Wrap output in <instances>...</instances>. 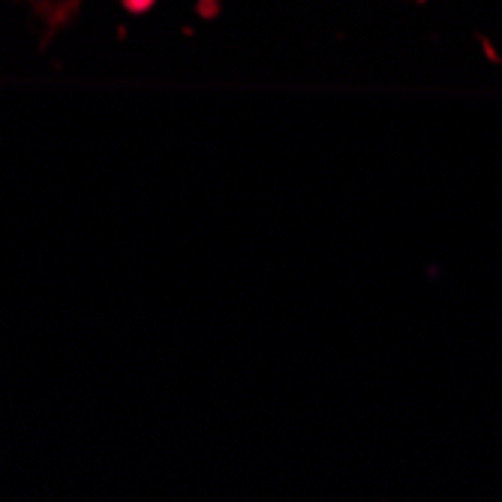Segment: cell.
<instances>
[{"label": "cell", "instance_id": "obj_1", "mask_svg": "<svg viewBox=\"0 0 502 502\" xmlns=\"http://www.w3.org/2000/svg\"><path fill=\"white\" fill-rule=\"evenodd\" d=\"M475 39H479V48H481V54L488 57V61L493 63V67H499V63H502V54L496 52V48H493V43H490V39L484 36V34H475Z\"/></svg>", "mask_w": 502, "mask_h": 502}, {"label": "cell", "instance_id": "obj_2", "mask_svg": "<svg viewBox=\"0 0 502 502\" xmlns=\"http://www.w3.org/2000/svg\"><path fill=\"white\" fill-rule=\"evenodd\" d=\"M415 3H427V0H415Z\"/></svg>", "mask_w": 502, "mask_h": 502}]
</instances>
